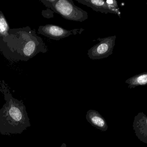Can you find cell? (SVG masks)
I'll list each match as a JSON object with an SVG mask.
<instances>
[{
  "label": "cell",
  "instance_id": "6da1fadb",
  "mask_svg": "<svg viewBox=\"0 0 147 147\" xmlns=\"http://www.w3.org/2000/svg\"><path fill=\"white\" fill-rule=\"evenodd\" d=\"M47 51L42 38L29 26L10 28L8 35L0 41V52L6 58L14 61H27Z\"/></svg>",
  "mask_w": 147,
  "mask_h": 147
},
{
  "label": "cell",
  "instance_id": "7a4b0ae2",
  "mask_svg": "<svg viewBox=\"0 0 147 147\" xmlns=\"http://www.w3.org/2000/svg\"><path fill=\"white\" fill-rule=\"evenodd\" d=\"M0 91L5 101L0 109V134H21L31 126L26 106L22 101L13 97L4 80L0 82Z\"/></svg>",
  "mask_w": 147,
  "mask_h": 147
},
{
  "label": "cell",
  "instance_id": "3957f363",
  "mask_svg": "<svg viewBox=\"0 0 147 147\" xmlns=\"http://www.w3.org/2000/svg\"><path fill=\"white\" fill-rule=\"evenodd\" d=\"M40 1L66 20L82 22L88 19L87 12L76 6L72 0H40Z\"/></svg>",
  "mask_w": 147,
  "mask_h": 147
},
{
  "label": "cell",
  "instance_id": "277c9868",
  "mask_svg": "<svg viewBox=\"0 0 147 147\" xmlns=\"http://www.w3.org/2000/svg\"><path fill=\"white\" fill-rule=\"evenodd\" d=\"M116 36L98 38L99 43L94 45L88 51L87 55L92 60H100L108 58L113 54Z\"/></svg>",
  "mask_w": 147,
  "mask_h": 147
},
{
  "label": "cell",
  "instance_id": "5b68a950",
  "mask_svg": "<svg viewBox=\"0 0 147 147\" xmlns=\"http://www.w3.org/2000/svg\"><path fill=\"white\" fill-rule=\"evenodd\" d=\"M83 29H74L67 30L62 27L53 24H47L40 26L38 28L39 33L49 39L55 40H59L61 39L69 37L72 35L81 33Z\"/></svg>",
  "mask_w": 147,
  "mask_h": 147
},
{
  "label": "cell",
  "instance_id": "8992f818",
  "mask_svg": "<svg viewBox=\"0 0 147 147\" xmlns=\"http://www.w3.org/2000/svg\"><path fill=\"white\" fill-rule=\"evenodd\" d=\"M133 128L136 137L143 143L147 144V116L140 112L135 117Z\"/></svg>",
  "mask_w": 147,
  "mask_h": 147
},
{
  "label": "cell",
  "instance_id": "52a82bcc",
  "mask_svg": "<svg viewBox=\"0 0 147 147\" xmlns=\"http://www.w3.org/2000/svg\"><path fill=\"white\" fill-rule=\"evenodd\" d=\"M87 121L93 127L102 131L108 130V126L105 118L98 111L90 110L86 117Z\"/></svg>",
  "mask_w": 147,
  "mask_h": 147
},
{
  "label": "cell",
  "instance_id": "ba28073f",
  "mask_svg": "<svg viewBox=\"0 0 147 147\" xmlns=\"http://www.w3.org/2000/svg\"><path fill=\"white\" fill-rule=\"evenodd\" d=\"M79 3L91 8L94 11L105 14H114V12L107 3L103 0H75Z\"/></svg>",
  "mask_w": 147,
  "mask_h": 147
},
{
  "label": "cell",
  "instance_id": "9c48e42d",
  "mask_svg": "<svg viewBox=\"0 0 147 147\" xmlns=\"http://www.w3.org/2000/svg\"><path fill=\"white\" fill-rule=\"evenodd\" d=\"M129 85L128 88H135L137 86H144L147 85V72L135 75L125 81Z\"/></svg>",
  "mask_w": 147,
  "mask_h": 147
},
{
  "label": "cell",
  "instance_id": "30bf717a",
  "mask_svg": "<svg viewBox=\"0 0 147 147\" xmlns=\"http://www.w3.org/2000/svg\"><path fill=\"white\" fill-rule=\"evenodd\" d=\"M9 26L2 11H0V41L8 35Z\"/></svg>",
  "mask_w": 147,
  "mask_h": 147
},
{
  "label": "cell",
  "instance_id": "8fae6325",
  "mask_svg": "<svg viewBox=\"0 0 147 147\" xmlns=\"http://www.w3.org/2000/svg\"><path fill=\"white\" fill-rule=\"evenodd\" d=\"M107 3L109 5L111 9L114 14L117 15L120 18L121 17V13L118 7L117 2L115 0H107L106 1Z\"/></svg>",
  "mask_w": 147,
  "mask_h": 147
},
{
  "label": "cell",
  "instance_id": "7c38bea8",
  "mask_svg": "<svg viewBox=\"0 0 147 147\" xmlns=\"http://www.w3.org/2000/svg\"><path fill=\"white\" fill-rule=\"evenodd\" d=\"M68 147L67 146H66V144L65 143H63V144H62V146H61V147Z\"/></svg>",
  "mask_w": 147,
  "mask_h": 147
},
{
  "label": "cell",
  "instance_id": "4fadbf2b",
  "mask_svg": "<svg viewBox=\"0 0 147 147\" xmlns=\"http://www.w3.org/2000/svg\"><path fill=\"white\" fill-rule=\"evenodd\" d=\"M146 4H147V2L146 3Z\"/></svg>",
  "mask_w": 147,
  "mask_h": 147
}]
</instances>
